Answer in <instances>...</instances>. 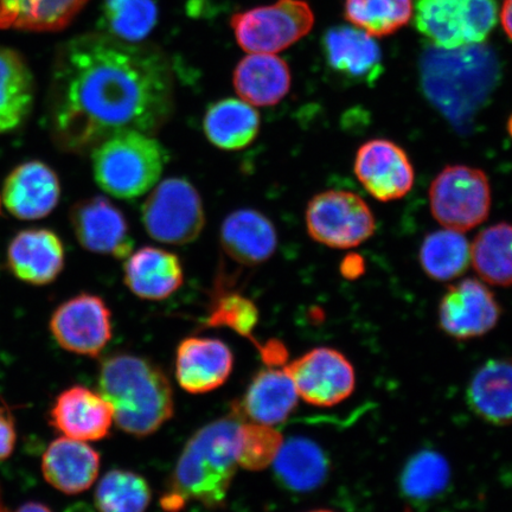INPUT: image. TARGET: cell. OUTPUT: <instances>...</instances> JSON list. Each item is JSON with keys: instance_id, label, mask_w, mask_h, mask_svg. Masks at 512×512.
Instances as JSON below:
<instances>
[{"instance_id": "cell-16", "label": "cell", "mask_w": 512, "mask_h": 512, "mask_svg": "<svg viewBox=\"0 0 512 512\" xmlns=\"http://www.w3.org/2000/svg\"><path fill=\"white\" fill-rule=\"evenodd\" d=\"M322 43L329 68L345 81L371 86L381 78L382 51L368 32L345 25L331 28Z\"/></svg>"}, {"instance_id": "cell-30", "label": "cell", "mask_w": 512, "mask_h": 512, "mask_svg": "<svg viewBox=\"0 0 512 512\" xmlns=\"http://www.w3.org/2000/svg\"><path fill=\"white\" fill-rule=\"evenodd\" d=\"M260 115L247 102L223 99L208 108L203 130L221 150L236 151L251 145L260 131Z\"/></svg>"}, {"instance_id": "cell-42", "label": "cell", "mask_w": 512, "mask_h": 512, "mask_svg": "<svg viewBox=\"0 0 512 512\" xmlns=\"http://www.w3.org/2000/svg\"><path fill=\"white\" fill-rule=\"evenodd\" d=\"M15 512H53L47 505L38 502H29L22 505Z\"/></svg>"}, {"instance_id": "cell-10", "label": "cell", "mask_w": 512, "mask_h": 512, "mask_svg": "<svg viewBox=\"0 0 512 512\" xmlns=\"http://www.w3.org/2000/svg\"><path fill=\"white\" fill-rule=\"evenodd\" d=\"M305 221L311 238L324 246L348 249L374 235L376 221L368 204L354 192H320L307 204Z\"/></svg>"}, {"instance_id": "cell-40", "label": "cell", "mask_w": 512, "mask_h": 512, "mask_svg": "<svg viewBox=\"0 0 512 512\" xmlns=\"http://www.w3.org/2000/svg\"><path fill=\"white\" fill-rule=\"evenodd\" d=\"M366 272V264L361 255L349 254L345 256L341 264V273L344 278L355 280L362 277Z\"/></svg>"}, {"instance_id": "cell-34", "label": "cell", "mask_w": 512, "mask_h": 512, "mask_svg": "<svg viewBox=\"0 0 512 512\" xmlns=\"http://www.w3.org/2000/svg\"><path fill=\"white\" fill-rule=\"evenodd\" d=\"M344 16L370 36H388L412 18L413 0H345Z\"/></svg>"}, {"instance_id": "cell-18", "label": "cell", "mask_w": 512, "mask_h": 512, "mask_svg": "<svg viewBox=\"0 0 512 512\" xmlns=\"http://www.w3.org/2000/svg\"><path fill=\"white\" fill-rule=\"evenodd\" d=\"M113 409L99 392L83 386L70 387L57 396L50 411V424L63 437L99 441L110 434Z\"/></svg>"}, {"instance_id": "cell-27", "label": "cell", "mask_w": 512, "mask_h": 512, "mask_svg": "<svg viewBox=\"0 0 512 512\" xmlns=\"http://www.w3.org/2000/svg\"><path fill=\"white\" fill-rule=\"evenodd\" d=\"M272 465L278 482L297 494L318 489L329 473V460L322 447L300 437L284 441Z\"/></svg>"}, {"instance_id": "cell-20", "label": "cell", "mask_w": 512, "mask_h": 512, "mask_svg": "<svg viewBox=\"0 0 512 512\" xmlns=\"http://www.w3.org/2000/svg\"><path fill=\"white\" fill-rule=\"evenodd\" d=\"M8 266L19 280L35 286L53 283L64 267L63 243L48 229H28L10 242Z\"/></svg>"}, {"instance_id": "cell-41", "label": "cell", "mask_w": 512, "mask_h": 512, "mask_svg": "<svg viewBox=\"0 0 512 512\" xmlns=\"http://www.w3.org/2000/svg\"><path fill=\"white\" fill-rule=\"evenodd\" d=\"M501 19L505 34L512 41V0H504Z\"/></svg>"}, {"instance_id": "cell-17", "label": "cell", "mask_w": 512, "mask_h": 512, "mask_svg": "<svg viewBox=\"0 0 512 512\" xmlns=\"http://www.w3.org/2000/svg\"><path fill=\"white\" fill-rule=\"evenodd\" d=\"M233 368V352L220 339L189 337L178 345L176 379L185 392H213L227 382Z\"/></svg>"}, {"instance_id": "cell-14", "label": "cell", "mask_w": 512, "mask_h": 512, "mask_svg": "<svg viewBox=\"0 0 512 512\" xmlns=\"http://www.w3.org/2000/svg\"><path fill=\"white\" fill-rule=\"evenodd\" d=\"M355 174L371 196L381 202L405 197L412 190L415 172L401 146L387 139H373L358 149Z\"/></svg>"}, {"instance_id": "cell-29", "label": "cell", "mask_w": 512, "mask_h": 512, "mask_svg": "<svg viewBox=\"0 0 512 512\" xmlns=\"http://www.w3.org/2000/svg\"><path fill=\"white\" fill-rule=\"evenodd\" d=\"M88 0H0V29L60 31L72 23Z\"/></svg>"}, {"instance_id": "cell-19", "label": "cell", "mask_w": 512, "mask_h": 512, "mask_svg": "<svg viewBox=\"0 0 512 512\" xmlns=\"http://www.w3.org/2000/svg\"><path fill=\"white\" fill-rule=\"evenodd\" d=\"M60 179L49 165L32 160L17 166L5 179L3 201L19 220H40L59 204Z\"/></svg>"}, {"instance_id": "cell-15", "label": "cell", "mask_w": 512, "mask_h": 512, "mask_svg": "<svg viewBox=\"0 0 512 512\" xmlns=\"http://www.w3.org/2000/svg\"><path fill=\"white\" fill-rule=\"evenodd\" d=\"M70 222L87 251L127 259L133 251L130 227L121 210L104 196L82 200L70 210Z\"/></svg>"}, {"instance_id": "cell-4", "label": "cell", "mask_w": 512, "mask_h": 512, "mask_svg": "<svg viewBox=\"0 0 512 512\" xmlns=\"http://www.w3.org/2000/svg\"><path fill=\"white\" fill-rule=\"evenodd\" d=\"M98 387L110 402L115 424L133 437H149L174 416V390L168 376L144 357H108L101 364Z\"/></svg>"}, {"instance_id": "cell-23", "label": "cell", "mask_w": 512, "mask_h": 512, "mask_svg": "<svg viewBox=\"0 0 512 512\" xmlns=\"http://www.w3.org/2000/svg\"><path fill=\"white\" fill-rule=\"evenodd\" d=\"M181 260L175 253L156 247H144L132 253L124 266L125 284L133 294L145 300H163L182 286Z\"/></svg>"}, {"instance_id": "cell-21", "label": "cell", "mask_w": 512, "mask_h": 512, "mask_svg": "<svg viewBox=\"0 0 512 512\" xmlns=\"http://www.w3.org/2000/svg\"><path fill=\"white\" fill-rule=\"evenodd\" d=\"M100 454L85 441L62 437L43 454L42 472L48 484L66 495H79L95 483Z\"/></svg>"}, {"instance_id": "cell-11", "label": "cell", "mask_w": 512, "mask_h": 512, "mask_svg": "<svg viewBox=\"0 0 512 512\" xmlns=\"http://www.w3.org/2000/svg\"><path fill=\"white\" fill-rule=\"evenodd\" d=\"M299 398L312 406L334 407L349 398L356 387L355 369L342 352L316 348L284 368Z\"/></svg>"}, {"instance_id": "cell-7", "label": "cell", "mask_w": 512, "mask_h": 512, "mask_svg": "<svg viewBox=\"0 0 512 512\" xmlns=\"http://www.w3.org/2000/svg\"><path fill=\"white\" fill-rule=\"evenodd\" d=\"M315 23L311 6L304 0L277 3L238 12L230 25L239 46L248 54L275 55L309 34Z\"/></svg>"}, {"instance_id": "cell-44", "label": "cell", "mask_w": 512, "mask_h": 512, "mask_svg": "<svg viewBox=\"0 0 512 512\" xmlns=\"http://www.w3.org/2000/svg\"><path fill=\"white\" fill-rule=\"evenodd\" d=\"M310 512H334V511H330V510H315V511H310Z\"/></svg>"}, {"instance_id": "cell-37", "label": "cell", "mask_w": 512, "mask_h": 512, "mask_svg": "<svg viewBox=\"0 0 512 512\" xmlns=\"http://www.w3.org/2000/svg\"><path fill=\"white\" fill-rule=\"evenodd\" d=\"M259 323L258 306L245 294L239 292H221L210 306L207 326L209 328H228L236 334L251 339L255 347H260L253 337L254 329Z\"/></svg>"}, {"instance_id": "cell-38", "label": "cell", "mask_w": 512, "mask_h": 512, "mask_svg": "<svg viewBox=\"0 0 512 512\" xmlns=\"http://www.w3.org/2000/svg\"><path fill=\"white\" fill-rule=\"evenodd\" d=\"M284 444L283 435L271 425L247 422L238 430V465L249 471L271 466Z\"/></svg>"}, {"instance_id": "cell-22", "label": "cell", "mask_w": 512, "mask_h": 512, "mask_svg": "<svg viewBox=\"0 0 512 512\" xmlns=\"http://www.w3.org/2000/svg\"><path fill=\"white\" fill-rule=\"evenodd\" d=\"M220 241L230 259L245 266H258L277 251L278 235L267 216L253 209L233 211L223 221Z\"/></svg>"}, {"instance_id": "cell-24", "label": "cell", "mask_w": 512, "mask_h": 512, "mask_svg": "<svg viewBox=\"0 0 512 512\" xmlns=\"http://www.w3.org/2000/svg\"><path fill=\"white\" fill-rule=\"evenodd\" d=\"M233 83L247 104L268 107L279 104L290 92L292 75L288 64L270 54H249L234 70Z\"/></svg>"}, {"instance_id": "cell-8", "label": "cell", "mask_w": 512, "mask_h": 512, "mask_svg": "<svg viewBox=\"0 0 512 512\" xmlns=\"http://www.w3.org/2000/svg\"><path fill=\"white\" fill-rule=\"evenodd\" d=\"M142 221L153 240L182 246L198 239L206 214L194 185L184 178H168L146 198Z\"/></svg>"}, {"instance_id": "cell-39", "label": "cell", "mask_w": 512, "mask_h": 512, "mask_svg": "<svg viewBox=\"0 0 512 512\" xmlns=\"http://www.w3.org/2000/svg\"><path fill=\"white\" fill-rule=\"evenodd\" d=\"M17 434L9 418L0 413V460L9 458L15 450Z\"/></svg>"}, {"instance_id": "cell-9", "label": "cell", "mask_w": 512, "mask_h": 512, "mask_svg": "<svg viewBox=\"0 0 512 512\" xmlns=\"http://www.w3.org/2000/svg\"><path fill=\"white\" fill-rule=\"evenodd\" d=\"M491 187L485 172L467 165H448L430 189L434 219L446 229L464 233L488 219Z\"/></svg>"}, {"instance_id": "cell-5", "label": "cell", "mask_w": 512, "mask_h": 512, "mask_svg": "<svg viewBox=\"0 0 512 512\" xmlns=\"http://www.w3.org/2000/svg\"><path fill=\"white\" fill-rule=\"evenodd\" d=\"M95 182L113 197L133 200L155 188L166 164V153L152 134L124 131L92 151Z\"/></svg>"}, {"instance_id": "cell-43", "label": "cell", "mask_w": 512, "mask_h": 512, "mask_svg": "<svg viewBox=\"0 0 512 512\" xmlns=\"http://www.w3.org/2000/svg\"><path fill=\"white\" fill-rule=\"evenodd\" d=\"M507 128H508V133L510 134V137L512 138V114L510 115V118L508 120Z\"/></svg>"}, {"instance_id": "cell-35", "label": "cell", "mask_w": 512, "mask_h": 512, "mask_svg": "<svg viewBox=\"0 0 512 512\" xmlns=\"http://www.w3.org/2000/svg\"><path fill=\"white\" fill-rule=\"evenodd\" d=\"M451 470L443 454L432 450L416 453L402 471L403 495L412 501L426 502L443 494L450 483Z\"/></svg>"}, {"instance_id": "cell-26", "label": "cell", "mask_w": 512, "mask_h": 512, "mask_svg": "<svg viewBox=\"0 0 512 512\" xmlns=\"http://www.w3.org/2000/svg\"><path fill=\"white\" fill-rule=\"evenodd\" d=\"M298 400L296 386L285 369L268 367L249 384L241 409L249 421L273 426L292 414Z\"/></svg>"}, {"instance_id": "cell-13", "label": "cell", "mask_w": 512, "mask_h": 512, "mask_svg": "<svg viewBox=\"0 0 512 512\" xmlns=\"http://www.w3.org/2000/svg\"><path fill=\"white\" fill-rule=\"evenodd\" d=\"M438 312L441 330L458 341L489 334L502 315L495 294L488 286L472 278L448 287L440 300Z\"/></svg>"}, {"instance_id": "cell-1", "label": "cell", "mask_w": 512, "mask_h": 512, "mask_svg": "<svg viewBox=\"0 0 512 512\" xmlns=\"http://www.w3.org/2000/svg\"><path fill=\"white\" fill-rule=\"evenodd\" d=\"M174 110V73L162 49L95 32L57 51L49 127L62 151L83 155L124 131L156 133Z\"/></svg>"}, {"instance_id": "cell-31", "label": "cell", "mask_w": 512, "mask_h": 512, "mask_svg": "<svg viewBox=\"0 0 512 512\" xmlns=\"http://www.w3.org/2000/svg\"><path fill=\"white\" fill-rule=\"evenodd\" d=\"M471 262L479 277L492 286H512V224L482 230L471 246Z\"/></svg>"}, {"instance_id": "cell-3", "label": "cell", "mask_w": 512, "mask_h": 512, "mask_svg": "<svg viewBox=\"0 0 512 512\" xmlns=\"http://www.w3.org/2000/svg\"><path fill=\"white\" fill-rule=\"evenodd\" d=\"M240 421L223 418L198 430L185 445L162 499L166 512H179L188 501L221 508L238 470Z\"/></svg>"}, {"instance_id": "cell-25", "label": "cell", "mask_w": 512, "mask_h": 512, "mask_svg": "<svg viewBox=\"0 0 512 512\" xmlns=\"http://www.w3.org/2000/svg\"><path fill=\"white\" fill-rule=\"evenodd\" d=\"M466 398L480 419L496 426L512 424V357L494 358L478 368Z\"/></svg>"}, {"instance_id": "cell-6", "label": "cell", "mask_w": 512, "mask_h": 512, "mask_svg": "<svg viewBox=\"0 0 512 512\" xmlns=\"http://www.w3.org/2000/svg\"><path fill=\"white\" fill-rule=\"evenodd\" d=\"M496 0H415L414 21L433 47L484 43L497 24Z\"/></svg>"}, {"instance_id": "cell-36", "label": "cell", "mask_w": 512, "mask_h": 512, "mask_svg": "<svg viewBox=\"0 0 512 512\" xmlns=\"http://www.w3.org/2000/svg\"><path fill=\"white\" fill-rule=\"evenodd\" d=\"M108 35L130 43H142L157 22L153 0H105Z\"/></svg>"}, {"instance_id": "cell-33", "label": "cell", "mask_w": 512, "mask_h": 512, "mask_svg": "<svg viewBox=\"0 0 512 512\" xmlns=\"http://www.w3.org/2000/svg\"><path fill=\"white\" fill-rule=\"evenodd\" d=\"M151 497L144 477L132 471L112 470L100 479L94 499L100 512H145Z\"/></svg>"}, {"instance_id": "cell-2", "label": "cell", "mask_w": 512, "mask_h": 512, "mask_svg": "<svg viewBox=\"0 0 512 512\" xmlns=\"http://www.w3.org/2000/svg\"><path fill=\"white\" fill-rule=\"evenodd\" d=\"M419 73L427 100L454 127L465 131L494 94L502 66L488 44L456 49L430 47L421 55Z\"/></svg>"}, {"instance_id": "cell-32", "label": "cell", "mask_w": 512, "mask_h": 512, "mask_svg": "<svg viewBox=\"0 0 512 512\" xmlns=\"http://www.w3.org/2000/svg\"><path fill=\"white\" fill-rule=\"evenodd\" d=\"M419 260L428 277L450 281L462 275L471 261V246L457 230H438L422 242Z\"/></svg>"}, {"instance_id": "cell-28", "label": "cell", "mask_w": 512, "mask_h": 512, "mask_svg": "<svg viewBox=\"0 0 512 512\" xmlns=\"http://www.w3.org/2000/svg\"><path fill=\"white\" fill-rule=\"evenodd\" d=\"M31 70L17 51L0 47V133L15 130L34 106Z\"/></svg>"}, {"instance_id": "cell-12", "label": "cell", "mask_w": 512, "mask_h": 512, "mask_svg": "<svg viewBox=\"0 0 512 512\" xmlns=\"http://www.w3.org/2000/svg\"><path fill=\"white\" fill-rule=\"evenodd\" d=\"M49 326L62 349L89 357L99 356L113 334L111 310L104 299L89 293L57 307Z\"/></svg>"}]
</instances>
